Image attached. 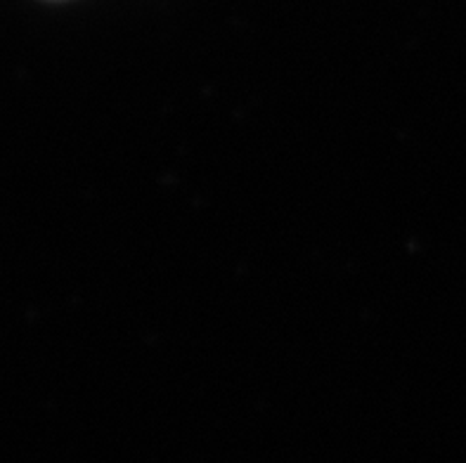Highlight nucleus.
I'll use <instances>...</instances> for the list:
<instances>
[]
</instances>
